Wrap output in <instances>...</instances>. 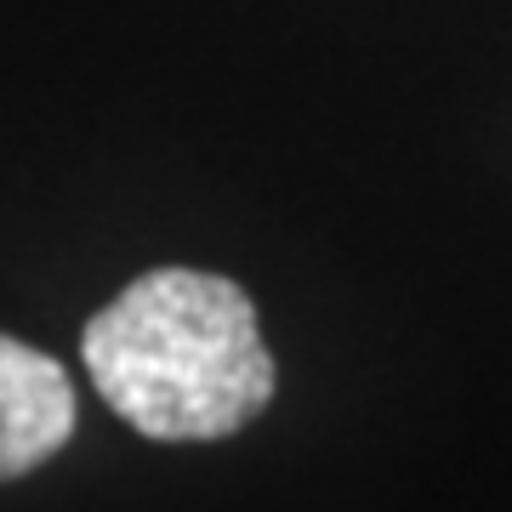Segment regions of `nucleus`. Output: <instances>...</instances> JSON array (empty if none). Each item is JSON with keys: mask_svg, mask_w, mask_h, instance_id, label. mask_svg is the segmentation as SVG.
Listing matches in <instances>:
<instances>
[{"mask_svg": "<svg viewBox=\"0 0 512 512\" xmlns=\"http://www.w3.org/2000/svg\"><path fill=\"white\" fill-rule=\"evenodd\" d=\"M74 433V382L52 353L0 336V484L35 473Z\"/></svg>", "mask_w": 512, "mask_h": 512, "instance_id": "f03ea898", "label": "nucleus"}, {"mask_svg": "<svg viewBox=\"0 0 512 512\" xmlns=\"http://www.w3.org/2000/svg\"><path fill=\"white\" fill-rule=\"evenodd\" d=\"M80 359L114 416L160 444L228 439L274 399V353L251 296L200 268L131 279L86 319Z\"/></svg>", "mask_w": 512, "mask_h": 512, "instance_id": "f257e3e1", "label": "nucleus"}]
</instances>
